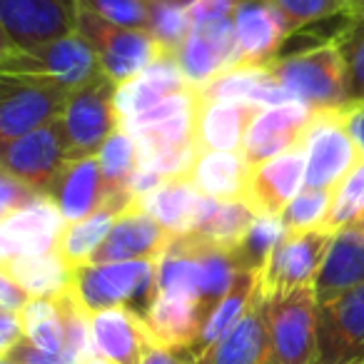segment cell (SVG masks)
Returning a JSON list of instances; mask_svg holds the SVG:
<instances>
[{"label":"cell","mask_w":364,"mask_h":364,"mask_svg":"<svg viewBox=\"0 0 364 364\" xmlns=\"http://www.w3.org/2000/svg\"><path fill=\"white\" fill-rule=\"evenodd\" d=\"M289 36L282 16L269 0H237L235 8V41L240 65L264 68L274 60Z\"/></svg>","instance_id":"9a60e30c"},{"label":"cell","mask_w":364,"mask_h":364,"mask_svg":"<svg viewBox=\"0 0 364 364\" xmlns=\"http://www.w3.org/2000/svg\"><path fill=\"white\" fill-rule=\"evenodd\" d=\"M332 235L324 228L284 235L259 272L262 297H279L299 287H312Z\"/></svg>","instance_id":"8fae6325"},{"label":"cell","mask_w":364,"mask_h":364,"mask_svg":"<svg viewBox=\"0 0 364 364\" xmlns=\"http://www.w3.org/2000/svg\"><path fill=\"white\" fill-rule=\"evenodd\" d=\"M80 11H87L112 26L137 28L147 31L150 26V3L152 0H77Z\"/></svg>","instance_id":"f35d334b"},{"label":"cell","mask_w":364,"mask_h":364,"mask_svg":"<svg viewBox=\"0 0 364 364\" xmlns=\"http://www.w3.org/2000/svg\"><path fill=\"white\" fill-rule=\"evenodd\" d=\"M38 198H43L38 190L28 188L26 182L16 180L13 175L0 170V223H6L18 210L33 205Z\"/></svg>","instance_id":"ab89813d"},{"label":"cell","mask_w":364,"mask_h":364,"mask_svg":"<svg viewBox=\"0 0 364 364\" xmlns=\"http://www.w3.org/2000/svg\"><path fill=\"white\" fill-rule=\"evenodd\" d=\"M63 228L65 220L60 210L48 195H43L33 205L11 215L6 223H0V262L55 252Z\"/></svg>","instance_id":"5bb4252c"},{"label":"cell","mask_w":364,"mask_h":364,"mask_svg":"<svg viewBox=\"0 0 364 364\" xmlns=\"http://www.w3.org/2000/svg\"><path fill=\"white\" fill-rule=\"evenodd\" d=\"M48 198L60 210L65 223H77V220L97 213L105 200L97 155L68 162L53 182Z\"/></svg>","instance_id":"7402d4cb"},{"label":"cell","mask_w":364,"mask_h":364,"mask_svg":"<svg viewBox=\"0 0 364 364\" xmlns=\"http://www.w3.org/2000/svg\"><path fill=\"white\" fill-rule=\"evenodd\" d=\"M257 112L259 107L250 102H200L195 117L198 152H240L245 132Z\"/></svg>","instance_id":"603a6c76"},{"label":"cell","mask_w":364,"mask_h":364,"mask_svg":"<svg viewBox=\"0 0 364 364\" xmlns=\"http://www.w3.org/2000/svg\"><path fill=\"white\" fill-rule=\"evenodd\" d=\"M269 3L277 8L289 33L299 31L309 23L354 13L352 0H269Z\"/></svg>","instance_id":"74e56055"},{"label":"cell","mask_w":364,"mask_h":364,"mask_svg":"<svg viewBox=\"0 0 364 364\" xmlns=\"http://www.w3.org/2000/svg\"><path fill=\"white\" fill-rule=\"evenodd\" d=\"M68 95L70 90L55 82L0 75V142L16 140L58 120L65 110Z\"/></svg>","instance_id":"ba28073f"},{"label":"cell","mask_w":364,"mask_h":364,"mask_svg":"<svg viewBox=\"0 0 364 364\" xmlns=\"http://www.w3.org/2000/svg\"><path fill=\"white\" fill-rule=\"evenodd\" d=\"M140 364H195L190 352L185 347H167V344H157L150 339L142 352Z\"/></svg>","instance_id":"60d3db41"},{"label":"cell","mask_w":364,"mask_h":364,"mask_svg":"<svg viewBox=\"0 0 364 364\" xmlns=\"http://www.w3.org/2000/svg\"><path fill=\"white\" fill-rule=\"evenodd\" d=\"M28 299L31 297L0 269V309H6V312H21L28 304Z\"/></svg>","instance_id":"ee69618b"},{"label":"cell","mask_w":364,"mask_h":364,"mask_svg":"<svg viewBox=\"0 0 364 364\" xmlns=\"http://www.w3.org/2000/svg\"><path fill=\"white\" fill-rule=\"evenodd\" d=\"M115 82L102 73L85 85L70 90L65 110L60 115L68 162L97 155L107 137L120 127V117L115 110Z\"/></svg>","instance_id":"3957f363"},{"label":"cell","mask_w":364,"mask_h":364,"mask_svg":"<svg viewBox=\"0 0 364 364\" xmlns=\"http://www.w3.org/2000/svg\"><path fill=\"white\" fill-rule=\"evenodd\" d=\"M77 33L95 50L102 73L115 85L127 82L137 73L145 70L150 63L165 55L160 43L147 31L112 26V23L102 21L87 11H80V16H77Z\"/></svg>","instance_id":"8992f818"},{"label":"cell","mask_w":364,"mask_h":364,"mask_svg":"<svg viewBox=\"0 0 364 364\" xmlns=\"http://www.w3.org/2000/svg\"><path fill=\"white\" fill-rule=\"evenodd\" d=\"M23 339V322L18 312L0 309V357H8L11 349Z\"/></svg>","instance_id":"b9f144b4"},{"label":"cell","mask_w":364,"mask_h":364,"mask_svg":"<svg viewBox=\"0 0 364 364\" xmlns=\"http://www.w3.org/2000/svg\"><path fill=\"white\" fill-rule=\"evenodd\" d=\"M157 259L85 264L73 269L70 289L87 314L102 309L125 307L145 317L157 297Z\"/></svg>","instance_id":"6da1fadb"},{"label":"cell","mask_w":364,"mask_h":364,"mask_svg":"<svg viewBox=\"0 0 364 364\" xmlns=\"http://www.w3.org/2000/svg\"><path fill=\"white\" fill-rule=\"evenodd\" d=\"M264 68L292 95V100L307 105L309 110L339 112L349 107L342 55L334 43L297 53V55L274 58Z\"/></svg>","instance_id":"7a4b0ae2"},{"label":"cell","mask_w":364,"mask_h":364,"mask_svg":"<svg viewBox=\"0 0 364 364\" xmlns=\"http://www.w3.org/2000/svg\"><path fill=\"white\" fill-rule=\"evenodd\" d=\"M354 11H364V0H352Z\"/></svg>","instance_id":"c3c4849f"},{"label":"cell","mask_w":364,"mask_h":364,"mask_svg":"<svg viewBox=\"0 0 364 364\" xmlns=\"http://www.w3.org/2000/svg\"><path fill=\"white\" fill-rule=\"evenodd\" d=\"M362 220H364V157L334 188L332 208H329L324 230L337 232V230L347 228V225H357Z\"/></svg>","instance_id":"d590c367"},{"label":"cell","mask_w":364,"mask_h":364,"mask_svg":"<svg viewBox=\"0 0 364 364\" xmlns=\"http://www.w3.org/2000/svg\"><path fill=\"white\" fill-rule=\"evenodd\" d=\"M314 364H364V284L317 304Z\"/></svg>","instance_id":"7c38bea8"},{"label":"cell","mask_w":364,"mask_h":364,"mask_svg":"<svg viewBox=\"0 0 364 364\" xmlns=\"http://www.w3.org/2000/svg\"><path fill=\"white\" fill-rule=\"evenodd\" d=\"M23 339L46 354H63L65 349V322L55 297H33L21 309Z\"/></svg>","instance_id":"1f68e13d"},{"label":"cell","mask_w":364,"mask_h":364,"mask_svg":"<svg viewBox=\"0 0 364 364\" xmlns=\"http://www.w3.org/2000/svg\"><path fill=\"white\" fill-rule=\"evenodd\" d=\"M257 210L247 200H213L203 198L198 210V220L193 225V237L205 240V242L220 245V247L232 250L250 225L257 218Z\"/></svg>","instance_id":"f1b7e54d"},{"label":"cell","mask_w":364,"mask_h":364,"mask_svg":"<svg viewBox=\"0 0 364 364\" xmlns=\"http://www.w3.org/2000/svg\"><path fill=\"white\" fill-rule=\"evenodd\" d=\"M8 357L16 364H68L63 354H46V352H41V349L31 347L26 339H21V342L11 349Z\"/></svg>","instance_id":"7bdbcfd3"},{"label":"cell","mask_w":364,"mask_h":364,"mask_svg":"<svg viewBox=\"0 0 364 364\" xmlns=\"http://www.w3.org/2000/svg\"><path fill=\"white\" fill-rule=\"evenodd\" d=\"M0 75L33 77V80L55 82L65 90H75L92 77L102 75V68L95 50L87 46L80 33H75L33 50H16L0 63Z\"/></svg>","instance_id":"5b68a950"},{"label":"cell","mask_w":364,"mask_h":364,"mask_svg":"<svg viewBox=\"0 0 364 364\" xmlns=\"http://www.w3.org/2000/svg\"><path fill=\"white\" fill-rule=\"evenodd\" d=\"M262 294L259 289V274L257 272H240L237 279L232 282L230 292L210 309V314L205 317L203 327H200L198 337L190 347H185L190 352L195 364H200L220 342L223 337L245 317L250 307H252L255 299Z\"/></svg>","instance_id":"cb8c5ba5"},{"label":"cell","mask_w":364,"mask_h":364,"mask_svg":"<svg viewBox=\"0 0 364 364\" xmlns=\"http://www.w3.org/2000/svg\"><path fill=\"white\" fill-rule=\"evenodd\" d=\"M304 188V150L302 145L274 155L250 170L247 203L259 215H282Z\"/></svg>","instance_id":"e0dca14e"},{"label":"cell","mask_w":364,"mask_h":364,"mask_svg":"<svg viewBox=\"0 0 364 364\" xmlns=\"http://www.w3.org/2000/svg\"><path fill=\"white\" fill-rule=\"evenodd\" d=\"M344 122H347V130L352 135L354 145L364 157V100L357 102V105H349L344 110Z\"/></svg>","instance_id":"f6af8a7d"},{"label":"cell","mask_w":364,"mask_h":364,"mask_svg":"<svg viewBox=\"0 0 364 364\" xmlns=\"http://www.w3.org/2000/svg\"><path fill=\"white\" fill-rule=\"evenodd\" d=\"M190 0H152L150 3V26L147 33L160 43L165 55H177L185 38L190 36Z\"/></svg>","instance_id":"836d02e7"},{"label":"cell","mask_w":364,"mask_h":364,"mask_svg":"<svg viewBox=\"0 0 364 364\" xmlns=\"http://www.w3.org/2000/svg\"><path fill=\"white\" fill-rule=\"evenodd\" d=\"M77 16V0H0V26L16 50L75 36Z\"/></svg>","instance_id":"9c48e42d"},{"label":"cell","mask_w":364,"mask_h":364,"mask_svg":"<svg viewBox=\"0 0 364 364\" xmlns=\"http://www.w3.org/2000/svg\"><path fill=\"white\" fill-rule=\"evenodd\" d=\"M264 319L272 364H314L317 357V297L299 287L279 297H264Z\"/></svg>","instance_id":"277c9868"},{"label":"cell","mask_w":364,"mask_h":364,"mask_svg":"<svg viewBox=\"0 0 364 364\" xmlns=\"http://www.w3.org/2000/svg\"><path fill=\"white\" fill-rule=\"evenodd\" d=\"M68 165L60 117L16 140L0 142V170L48 195L55 177Z\"/></svg>","instance_id":"30bf717a"},{"label":"cell","mask_w":364,"mask_h":364,"mask_svg":"<svg viewBox=\"0 0 364 364\" xmlns=\"http://www.w3.org/2000/svg\"><path fill=\"white\" fill-rule=\"evenodd\" d=\"M172 235L157 225L140 205H132L112 223L105 242L92 255L90 264L130 262V259H157Z\"/></svg>","instance_id":"2e32d148"},{"label":"cell","mask_w":364,"mask_h":364,"mask_svg":"<svg viewBox=\"0 0 364 364\" xmlns=\"http://www.w3.org/2000/svg\"><path fill=\"white\" fill-rule=\"evenodd\" d=\"M185 87L190 85L185 80V75H182L175 55L157 58L142 73H137L135 77H130L127 82L115 87V110L117 117H120V125L142 115V112L152 110L162 100L185 90Z\"/></svg>","instance_id":"ffe728a7"},{"label":"cell","mask_w":364,"mask_h":364,"mask_svg":"<svg viewBox=\"0 0 364 364\" xmlns=\"http://www.w3.org/2000/svg\"><path fill=\"white\" fill-rule=\"evenodd\" d=\"M359 284H364V230L347 225L332 235L312 289L317 304H322Z\"/></svg>","instance_id":"ac0fdd59"},{"label":"cell","mask_w":364,"mask_h":364,"mask_svg":"<svg viewBox=\"0 0 364 364\" xmlns=\"http://www.w3.org/2000/svg\"><path fill=\"white\" fill-rule=\"evenodd\" d=\"M205 309L198 299L157 294L142 317L150 337L167 347H190L205 322Z\"/></svg>","instance_id":"4316f807"},{"label":"cell","mask_w":364,"mask_h":364,"mask_svg":"<svg viewBox=\"0 0 364 364\" xmlns=\"http://www.w3.org/2000/svg\"><path fill=\"white\" fill-rule=\"evenodd\" d=\"M359 13H364V11H359Z\"/></svg>","instance_id":"816d5d0a"},{"label":"cell","mask_w":364,"mask_h":364,"mask_svg":"<svg viewBox=\"0 0 364 364\" xmlns=\"http://www.w3.org/2000/svg\"><path fill=\"white\" fill-rule=\"evenodd\" d=\"M13 53H16V48L11 46V41H8L6 31H3V26H0V63L6 60V58H11Z\"/></svg>","instance_id":"bcb514c9"},{"label":"cell","mask_w":364,"mask_h":364,"mask_svg":"<svg viewBox=\"0 0 364 364\" xmlns=\"http://www.w3.org/2000/svg\"><path fill=\"white\" fill-rule=\"evenodd\" d=\"M304 188L334 190L362 160L344 122V110L317 112L302 140Z\"/></svg>","instance_id":"52a82bcc"},{"label":"cell","mask_w":364,"mask_h":364,"mask_svg":"<svg viewBox=\"0 0 364 364\" xmlns=\"http://www.w3.org/2000/svg\"><path fill=\"white\" fill-rule=\"evenodd\" d=\"M357 225H359V228H362V230H364V220H362V223H357Z\"/></svg>","instance_id":"f907efd6"},{"label":"cell","mask_w":364,"mask_h":364,"mask_svg":"<svg viewBox=\"0 0 364 364\" xmlns=\"http://www.w3.org/2000/svg\"><path fill=\"white\" fill-rule=\"evenodd\" d=\"M0 364H16V362L11 357H0Z\"/></svg>","instance_id":"681fc988"},{"label":"cell","mask_w":364,"mask_h":364,"mask_svg":"<svg viewBox=\"0 0 364 364\" xmlns=\"http://www.w3.org/2000/svg\"><path fill=\"white\" fill-rule=\"evenodd\" d=\"M344 65V85H347V102L357 105L364 100V13L354 11L339 38L334 41Z\"/></svg>","instance_id":"e575fe53"},{"label":"cell","mask_w":364,"mask_h":364,"mask_svg":"<svg viewBox=\"0 0 364 364\" xmlns=\"http://www.w3.org/2000/svg\"><path fill=\"white\" fill-rule=\"evenodd\" d=\"M200 364H272L262 294Z\"/></svg>","instance_id":"484cf974"},{"label":"cell","mask_w":364,"mask_h":364,"mask_svg":"<svg viewBox=\"0 0 364 364\" xmlns=\"http://www.w3.org/2000/svg\"><path fill=\"white\" fill-rule=\"evenodd\" d=\"M195 90L200 102H250L259 110L292 102V95L274 80L267 68H230Z\"/></svg>","instance_id":"44dd1931"},{"label":"cell","mask_w":364,"mask_h":364,"mask_svg":"<svg viewBox=\"0 0 364 364\" xmlns=\"http://www.w3.org/2000/svg\"><path fill=\"white\" fill-rule=\"evenodd\" d=\"M334 190L302 188L299 195L282 210V220L287 232H304V230H319L327 223L329 208H332Z\"/></svg>","instance_id":"8d00e7d4"},{"label":"cell","mask_w":364,"mask_h":364,"mask_svg":"<svg viewBox=\"0 0 364 364\" xmlns=\"http://www.w3.org/2000/svg\"><path fill=\"white\" fill-rule=\"evenodd\" d=\"M314 115L317 112L297 100L282 102L274 107H262L250 122L240 152L250 162V167H255L269 157L299 147Z\"/></svg>","instance_id":"4fadbf2b"},{"label":"cell","mask_w":364,"mask_h":364,"mask_svg":"<svg viewBox=\"0 0 364 364\" xmlns=\"http://www.w3.org/2000/svg\"><path fill=\"white\" fill-rule=\"evenodd\" d=\"M284 235L287 230L277 215H257L245 237L232 247V257L240 272H262L269 255L274 252Z\"/></svg>","instance_id":"d6a6232c"},{"label":"cell","mask_w":364,"mask_h":364,"mask_svg":"<svg viewBox=\"0 0 364 364\" xmlns=\"http://www.w3.org/2000/svg\"><path fill=\"white\" fill-rule=\"evenodd\" d=\"M0 269L28 294V297H55L70 287L73 269L60 259L58 252L13 257L0 262Z\"/></svg>","instance_id":"f546056e"},{"label":"cell","mask_w":364,"mask_h":364,"mask_svg":"<svg viewBox=\"0 0 364 364\" xmlns=\"http://www.w3.org/2000/svg\"><path fill=\"white\" fill-rule=\"evenodd\" d=\"M80 364H110L107 359H102V357H90V359H85V362H80Z\"/></svg>","instance_id":"7dc6e473"},{"label":"cell","mask_w":364,"mask_h":364,"mask_svg":"<svg viewBox=\"0 0 364 364\" xmlns=\"http://www.w3.org/2000/svg\"><path fill=\"white\" fill-rule=\"evenodd\" d=\"M250 170L242 152H198L188 180L203 198L247 200Z\"/></svg>","instance_id":"d4e9b609"},{"label":"cell","mask_w":364,"mask_h":364,"mask_svg":"<svg viewBox=\"0 0 364 364\" xmlns=\"http://www.w3.org/2000/svg\"><path fill=\"white\" fill-rule=\"evenodd\" d=\"M142 317L125 307L102 309L90 314V342L95 357L110 364H140L142 352L150 342Z\"/></svg>","instance_id":"d6986e66"},{"label":"cell","mask_w":364,"mask_h":364,"mask_svg":"<svg viewBox=\"0 0 364 364\" xmlns=\"http://www.w3.org/2000/svg\"><path fill=\"white\" fill-rule=\"evenodd\" d=\"M200 203H203V195L195 190L188 177H172L137 205L175 237V235L193 232Z\"/></svg>","instance_id":"83f0119b"},{"label":"cell","mask_w":364,"mask_h":364,"mask_svg":"<svg viewBox=\"0 0 364 364\" xmlns=\"http://www.w3.org/2000/svg\"><path fill=\"white\" fill-rule=\"evenodd\" d=\"M117 215L120 213H115L112 208L102 205L97 213L87 215V218L77 220V223H65V228H63V232H60V240H58V247H55V252L60 255L63 262L70 269L90 264L92 255L105 242L107 232H110Z\"/></svg>","instance_id":"4dcf8cb0"}]
</instances>
